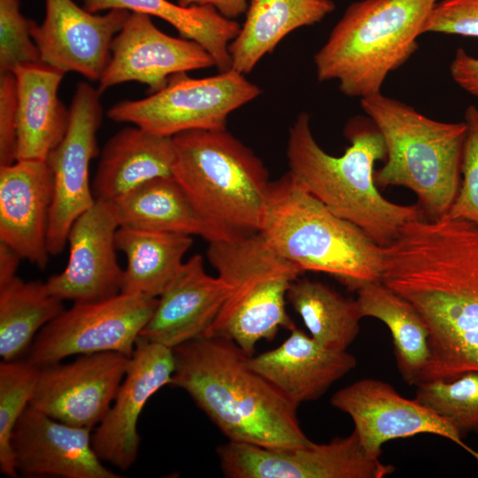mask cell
I'll use <instances>...</instances> for the list:
<instances>
[{"instance_id":"15","label":"cell","mask_w":478,"mask_h":478,"mask_svg":"<svg viewBox=\"0 0 478 478\" xmlns=\"http://www.w3.org/2000/svg\"><path fill=\"white\" fill-rule=\"evenodd\" d=\"M215 66L212 57L195 41L165 34L150 16L131 12L111 45V59L99 81L102 93L135 81L150 94L163 89L170 76Z\"/></svg>"},{"instance_id":"37","label":"cell","mask_w":478,"mask_h":478,"mask_svg":"<svg viewBox=\"0 0 478 478\" xmlns=\"http://www.w3.org/2000/svg\"><path fill=\"white\" fill-rule=\"evenodd\" d=\"M17 85L12 72L0 73V166L16 161Z\"/></svg>"},{"instance_id":"17","label":"cell","mask_w":478,"mask_h":478,"mask_svg":"<svg viewBox=\"0 0 478 478\" xmlns=\"http://www.w3.org/2000/svg\"><path fill=\"white\" fill-rule=\"evenodd\" d=\"M120 222L114 202L96 199L73 223L65 269L45 281L61 300L90 302L121 293L124 269L117 259L115 236Z\"/></svg>"},{"instance_id":"3","label":"cell","mask_w":478,"mask_h":478,"mask_svg":"<svg viewBox=\"0 0 478 478\" xmlns=\"http://www.w3.org/2000/svg\"><path fill=\"white\" fill-rule=\"evenodd\" d=\"M344 135L350 146L343 155L332 156L316 142L309 114L299 113L289 130V172L332 212L386 247L423 212L418 204H398L378 190L374 168L378 160H385L386 146L367 116L351 118Z\"/></svg>"},{"instance_id":"41","label":"cell","mask_w":478,"mask_h":478,"mask_svg":"<svg viewBox=\"0 0 478 478\" xmlns=\"http://www.w3.org/2000/svg\"><path fill=\"white\" fill-rule=\"evenodd\" d=\"M466 451L471 454L478 462V451L468 447V449L466 450Z\"/></svg>"},{"instance_id":"23","label":"cell","mask_w":478,"mask_h":478,"mask_svg":"<svg viewBox=\"0 0 478 478\" xmlns=\"http://www.w3.org/2000/svg\"><path fill=\"white\" fill-rule=\"evenodd\" d=\"M17 85L16 160L45 161L66 135L70 110L58 98L65 73L43 62L12 71Z\"/></svg>"},{"instance_id":"9","label":"cell","mask_w":478,"mask_h":478,"mask_svg":"<svg viewBox=\"0 0 478 478\" xmlns=\"http://www.w3.org/2000/svg\"><path fill=\"white\" fill-rule=\"evenodd\" d=\"M260 93L258 85L233 68L205 78L179 73L144 98L116 103L107 116L169 137L195 129L222 130L232 112Z\"/></svg>"},{"instance_id":"4","label":"cell","mask_w":478,"mask_h":478,"mask_svg":"<svg viewBox=\"0 0 478 478\" xmlns=\"http://www.w3.org/2000/svg\"><path fill=\"white\" fill-rule=\"evenodd\" d=\"M260 233L303 273H326L355 291L382 281L383 247L332 212L289 171L271 182Z\"/></svg>"},{"instance_id":"36","label":"cell","mask_w":478,"mask_h":478,"mask_svg":"<svg viewBox=\"0 0 478 478\" xmlns=\"http://www.w3.org/2000/svg\"><path fill=\"white\" fill-rule=\"evenodd\" d=\"M424 33L478 38V0L436 2L423 25Z\"/></svg>"},{"instance_id":"38","label":"cell","mask_w":478,"mask_h":478,"mask_svg":"<svg viewBox=\"0 0 478 478\" xmlns=\"http://www.w3.org/2000/svg\"><path fill=\"white\" fill-rule=\"evenodd\" d=\"M450 74L462 89L478 97V58L458 48L450 65Z\"/></svg>"},{"instance_id":"14","label":"cell","mask_w":478,"mask_h":478,"mask_svg":"<svg viewBox=\"0 0 478 478\" xmlns=\"http://www.w3.org/2000/svg\"><path fill=\"white\" fill-rule=\"evenodd\" d=\"M330 403L351 418L360 443L372 459H380L384 443L418 434L440 436L468 449L451 421L414 398L402 397L383 381L358 380L334 393Z\"/></svg>"},{"instance_id":"31","label":"cell","mask_w":478,"mask_h":478,"mask_svg":"<svg viewBox=\"0 0 478 478\" xmlns=\"http://www.w3.org/2000/svg\"><path fill=\"white\" fill-rule=\"evenodd\" d=\"M287 299L310 335L325 347L345 351L359 333L362 317L356 299L345 298L322 282L297 278Z\"/></svg>"},{"instance_id":"19","label":"cell","mask_w":478,"mask_h":478,"mask_svg":"<svg viewBox=\"0 0 478 478\" xmlns=\"http://www.w3.org/2000/svg\"><path fill=\"white\" fill-rule=\"evenodd\" d=\"M91 429L61 422L28 405L10 441L18 474L25 477H120L96 453Z\"/></svg>"},{"instance_id":"11","label":"cell","mask_w":478,"mask_h":478,"mask_svg":"<svg viewBox=\"0 0 478 478\" xmlns=\"http://www.w3.org/2000/svg\"><path fill=\"white\" fill-rule=\"evenodd\" d=\"M100 95L88 82L77 84L66 135L45 160L52 177L47 235L50 255L63 251L73 223L96 201L89 185V166L98 154L96 135L103 119Z\"/></svg>"},{"instance_id":"40","label":"cell","mask_w":478,"mask_h":478,"mask_svg":"<svg viewBox=\"0 0 478 478\" xmlns=\"http://www.w3.org/2000/svg\"><path fill=\"white\" fill-rule=\"evenodd\" d=\"M22 257L11 246L0 242V286L17 276Z\"/></svg>"},{"instance_id":"25","label":"cell","mask_w":478,"mask_h":478,"mask_svg":"<svg viewBox=\"0 0 478 478\" xmlns=\"http://www.w3.org/2000/svg\"><path fill=\"white\" fill-rule=\"evenodd\" d=\"M331 0H250L243 26L230 42L231 68L247 74L292 31L322 20Z\"/></svg>"},{"instance_id":"13","label":"cell","mask_w":478,"mask_h":478,"mask_svg":"<svg viewBox=\"0 0 478 478\" xmlns=\"http://www.w3.org/2000/svg\"><path fill=\"white\" fill-rule=\"evenodd\" d=\"M130 358L96 352L41 366L29 405L61 422L93 428L110 409Z\"/></svg>"},{"instance_id":"6","label":"cell","mask_w":478,"mask_h":478,"mask_svg":"<svg viewBox=\"0 0 478 478\" xmlns=\"http://www.w3.org/2000/svg\"><path fill=\"white\" fill-rule=\"evenodd\" d=\"M360 103L386 146L385 163L374 173L376 184L407 188L424 217H446L460 187L466 123L432 120L382 93Z\"/></svg>"},{"instance_id":"21","label":"cell","mask_w":478,"mask_h":478,"mask_svg":"<svg viewBox=\"0 0 478 478\" xmlns=\"http://www.w3.org/2000/svg\"><path fill=\"white\" fill-rule=\"evenodd\" d=\"M52 177L45 161L16 160L0 166V242L43 269Z\"/></svg>"},{"instance_id":"8","label":"cell","mask_w":478,"mask_h":478,"mask_svg":"<svg viewBox=\"0 0 478 478\" xmlns=\"http://www.w3.org/2000/svg\"><path fill=\"white\" fill-rule=\"evenodd\" d=\"M206 254L231 291L204 336L229 339L251 357L258 341H272L281 328H296L286 311L287 293L304 273L277 254L260 232L210 242Z\"/></svg>"},{"instance_id":"27","label":"cell","mask_w":478,"mask_h":478,"mask_svg":"<svg viewBox=\"0 0 478 478\" xmlns=\"http://www.w3.org/2000/svg\"><path fill=\"white\" fill-rule=\"evenodd\" d=\"M357 293L361 317L380 320L389 329L404 382L411 386L422 382L431 353L429 331L419 312L382 281L366 283Z\"/></svg>"},{"instance_id":"5","label":"cell","mask_w":478,"mask_h":478,"mask_svg":"<svg viewBox=\"0 0 478 478\" xmlns=\"http://www.w3.org/2000/svg\"><path fill=\"white\" fill-rule=\"evenodd\" d=\"M172 138V175L202 217L227 239L260 232L271 181L255 153L227 129Z\"/></svg>"},{"instance_id":"1","label":"cell","mask_w":478,"mask_h":478,"mask_svg":"<svg viewBox=\"0 0 478 478\" xmlns=\"http://www.w3.org/2000/svg\"><path fill=\"white\" fill-rule=\"evenodd\" d=\"M382 281L428 326L431 358L422 382L478 371L477 225L412 220L383 247Z\"/></svg>"},{"instance_id":"26","label":"cell","mask_w":478,"mask_h":478,"mask_svg":"<svg viewBox=\"0 0 478 478\" xmlns=\"http://www.w3.org/2000/svg\"><path fill=\"white\" fill-rule=\"evenodd\" d=\"M120 226L228 240L197 212L173 176L150 180L114 201Z\"/></svg>"},{"instance_id":"12","label":"cell","mask_w":478,"mask_h":478,"mask_svg":"<svg viewBox=\"0 0 478 478\" xmlns=\"http://www.w3.org/2000/svg\"><path fill=\"white\" fill-rule=\"evenodd\" d=\"M216 451L229 478H383L395 471L366 454L355 430L305 447L269 449L228 441Z\"/></svg>"},{"instance_id":"30","label":"cell","mask_w":478,"mask_h":478,"mask_svg":"<svg viewBox=\"0 0 478 478\" xmlns=\"http://www.w3.org/2000/svg\"><path fill=\"white\" fill-rule=\"evenodd\" d=\"M65 310L45 282L16 276L0 286V356L12 361L27 352L40 330Z\"/></svg>"},{"instance_id":"32","label":"cell","mask_w":478,"mask_h":478,"mask_svg":"<svg viewBox=\"0 0 478 478\" xmlns=\"http://www.w3.org/2000/svg\"><path fill=\"white\" fill-rule=\"evenodd\" d=\"M414 399L451 421L463 438L468 433H478V371L451 380L419 383Z\"/></svg>"},{"instance_id":"7","label":"cell","mask_w":478,"mask_h":478,"mask_svg":"<svg viewBox=\"0 0 478 478\" xmlns=\"http://www.w3.org/2000/svg\"><path fill=\"white\" fill-rule=\"evenodd\" d=\"M434 0H360L351 4L314 55L319 81L360 99L382 93L388 74L417 50Z\"/></svg>"},{"instance_id":"22","label":"cell","mask_w":478,"mask_h":478,"mask_svg":"<svg viewBox=\"0 0 478 478\" xmlns=\"http://www.w3.org/2000/svg\"><path fill=\"white\" fill-rule=\"evenodd\" d=\"M246 363L298 406L320 398L355 368L357 359L346 350L325 347L295 328L278 347L247 357Z\"/></svg>"},{"instance_id":"24","label":"cell","mask_w":478,"mask_h":478,"mask_svg":"<svg viewBox=\"0 0 478 478\" xmlns=\"http://www.w3.org/2000/svg\"><path fill=\"white\" fill-rule=\"evenodd\" d=\"M173 138L137 126L126 127L105 143L92 182L96 199L114 202L141 184L173 176Z\"/></svg>"},{"instance_id":"33","label":"cell","mask_w":478,"mask_h":478,"mask_svg":"<svg viewBox=\"0 0 478 478\" xmlns=\"http://www.w3.org/2000/svg\"><path fill=\"white\" fill-rule=\"evenodd\" d=\"M40 367L27 360L0 363V471L11 478L18 476L11 449L14 427L35 390Z\"/></svg>"},{"instance_id":"20","label":"cell","mask_w":478,"mask_h":478,"mask_svg":"<svg viewBox=\"0 0 478 478\" xmlns=\"http://www.w3.org/2000/svg\"><path fill=\"white\" fill-rule=\"evenodd\" d=\"M230 291L223 279L206 273L201 255H193L158 297L140 337L173 349L206 335Z\"/></svg>"},{"instance_id":"35","label":"cell","mask_w":478,"mask_h":478,"mask_svg":"<svg viewBox=\"0 0 478 478\" xmlns=\"http://www.w3.org/2000/svg\"><path fill=\"white\" fill-rule=\"evenodd\" d=\"M466 135L457 197L446 217L478 226V108L469 105L464 115Z\"/></svg>"},{"instance_id":"29","label":"cell","mask_w":478,"mask_h":478,"mask_svg":"<svg viewBox=\"0 0 478 478\" xmlns=\"http://www.w3.org/2000/svg\"><path fill=\"white\" fill-rule=\"evenodd\" d=\"M90 12L124 9L159 18L173 27L181 37L200 44L213 58L219 72L231 68L230 42L241 26L211 6H183L168 0H82Z\"/></svg>"},{"instance_id":"16","label":"cell","mask_w":478,"mask_h":478,"mask_svg":"<svg viewBox=\"0 0 478 478\" xmlns=\"http://www.w3.org/2000/svg\"><path fill=\"white\" fill-rule=\"evenodd\" d=\"M45 16L31 35L42 61L63 73L99 81L111 59V45L131 12L112 9L96 15L73 0H44Z\"/></svg>"},{"instance_id":"18","label":"cell","mask_w":478,"mask_h":478,"mask_svg":"<svg viewBox=\"0 0 478 478\" xmlns=\"http://www.w3.org/2000/svg\"><path fill=\"white\" fill-rule=\"evenodd\" d=\"M173 349L139 336L114 400L92 435V446L102 461L121 471L135 462L140 445L137 421L147 401L171 384Z\"/></svg>"},{"instance_id":"42","label":"cell","mask_w":478,"mask_h":478,"mask_svg":"<svg viewBox=\"0 0 478 478\" xmlns=\"http://www.w3.org/2000/svg\"><path fill=\"white\" fill-rule=\"evenodd\" d=\"M434 1H436V2L437 0H434Z\"/></svg>"},{"instance_id":"28","label":"cell","mask_w":478,"mask_h":478,"mask_svg":"<svg viewBox=\"0 0 478 478\" xmlns=\"http://www.w3.org/2000/svg\"><path fill=\"white\" fill-rule=\"evenodd\" d=\"M116 248L127 257L121 293L158 297L183 264L191 235L120 226Z\"/></svg>"},{"instance_id":"39","label":"cell","mask_w":478,"mask_h":478,"mask_svg":"<svg viewBox=\"0 0 478 478\" xmlns=\"http://www.w3.org/2000/svg\"><path fill=\"white\" fill-rule=\"evenodd\" d=\"M178 4L183 6H211L230 19L245 13L249 5L248 0H178Z\"/></svg>"},{"instance_id":"2","label":"cell","mask_w":478,"mask_h":478,"mask_svg":"<svg viewBox=\"0 0 478 478\" xmlns=\"http://www.w3.org/2000/svg\"><path fill=\"white\" fill-rule=\"evenodd\" d=\"M172 385L185 390L228 441L269 449L312 445L297 405L251 369L234 342L201 336L173 349Z\"/></svg>"},{"instance_id":"34","label":"cell","mask_w":478,"mask_h":478,"mask_svg":"<svg viewBox=\"0 0 478 478\" xmlns=\"http://www.w3.org/2000/svg\"><path fill=\"white\" fill-rule=\"evenodd\" d=\"M33 22L21 14L19 0H0V73L42 62L31 35Z\"/></svg>"},{"instance_id":"10","label":"cell","mask_w":478,"mask_h":478,"mask_svg":"<svg viewBox=\"0 0 478 478\" xmlns=\"http://www.w3.org/2000/svg\"><path fill=\"white\" fill-rule=\"evenodd\" d=\"M158 297L120 293L90 302H75L44 326L26 360L39 367L66 357L112 351L131 357Z\"/></svg>"}]
</instances>
